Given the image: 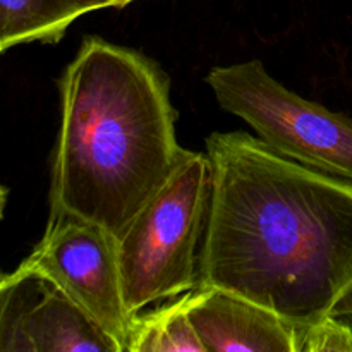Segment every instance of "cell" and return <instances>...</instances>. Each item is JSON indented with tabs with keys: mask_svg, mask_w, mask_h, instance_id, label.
Listing matches in <instances>:
<instances>
[{
	"mask_svg": "<svg viewBox=\"0 0 352 352\" xmlns=\"http://www.w3.org/2000/svg\"><path fill=\"white\" fill-rule=\"evenodd\" d=\"M340 320H344V322L347 323V325L352 329V313H347V315H339Z\"/></svg>",
	"mask_w": 352,
	"mask_h": 352,
	"instance_id": "obj_13",
	"label": "cell"
},
{
	"mask_svg": "<svg viewBox=\"0 0 352 352\" xmlns=\"http://www.w3.org/2000/svg\"><path fill=\"white\" fill-rule=\"evenodd\" d=\"M205 81L219 105L250 124L272 150L352 182V117L301 98L260 60L213 67Z\"/></svg>",
	"mask_w": 352,
	"mask_h": 352,
	"instance_id": "obj_4",
	"label": "cell"
},
{
	"mask_svg": "<svg viewBox=\"0 0 352 352\" xmlns=\"http://www.w3.org/2000/svg\"><path fill=\"white\" fill-rule=\"evenodd\" d=\"M12 274L47 278L126 352L133 316L124 302L117 237L109 230L72 213H50L41 241Z\"/></svg>",
	"mask_w": 352,
	"mask_h": 352,
	"instance_id": "obj_5",
	"label": "cell"
},
{
	"mask_svg": "<svg viewBox=\"0 0 352 352\" xmlns=\"http://www.w3.org/2000/svg\"><path fill=\"white\" fill-rule=\"evenodd\" d=\"M213 167L199 287L232 292L294 327L330 315L352 284V182L246 133L206 138Z\"/></svg>",
	"mask_w": 352,
	"mask_h": 352,
	"instance_id": "obj_1",
	"label": "cell"
},
{
	"mask_svg": "<svg viewBox=\"0 0 352 352\" xmlns=\"http://www.w3.org/2000/svg\"><path fill=\"white\" fill-rule=\"evenodd\" d=\"M58 91L50 213L78 215L119 239L186 153L168 76L140 52L88 36Z\"/></svg>",
	"mask_w": 352,
	"mask_h": 352,
	"instance_id": "obj_2",
	"label": "cell"
},
{
	"mask_svg": "<svg viewBox=\"0 0 352 352\" xmlns=\"http://www.w3.org/2000/svg\"><path fill=\"white\" fill-rule=\"evenodd\" d=\"M82 16L76 0H0V52L23 43H57Z\"/></svg>",
	"mask_w": 352,
	"mask_h": 352,
	"instance_id": "obj_8",
	"label": "cell"
},
{
	"mask_svg": "<svg viewBox=\"0 0 352 352\" xmlns=\"http://www.w3.org/2000/svg\"><path fill=\"white\" fill-rule=\"evenodd\" d=\"M188 315L206 352H296L292 323L232 292L195 289Z\"/></svg>",
	"mask_w": 352,
	"mask_h": 352,
	"instance_id": "obj_7",
	"label": "cell"
},
{
	"mask_svg": "<svg viewBox=\"0 0 352 352\" xmlns=\"http://www.w3.org/2000/svg\"><path fill=\"white\" fill-rule=\"evenodd\" d=\"M122 352L81 306L47 278L3 274L0 352Z\"/></svg>",
	"mask_w": 352,
	"mask_h": 352,
	"instance_id": "obj_6",
	"label": "cell"
},
{
	"mask_svg": "<svg viewBox=\"0 0 352 352\" xmlns=\"http://www.w3.org/2000/svg\"><path fill=\"white\" fill-rule=\"evenodd\" d=\"M191 292L146 315H134L126 352H206L188 315Z\"/></svg>",
	"mask_w": 352,
	"mask_h": 352,
	"instance_id": "obj_9",
	"label": "cell"
},
{
	"mask_svg": "<svg viewBox=\"0 0 352 352\" xmlns=\"http://www.w3.org/2000/svg\"><path fill=\"white\" fill-rule=\"evenodd\" d=\"M78 6L81 7L82 14L91 12V10H100V9H120V7L129 6L134 0H76Z\"/></svg>",
	"mask_w": 352,
	"mask_h": 352,
	"instance_id": "obj_11",
	"label": "cell"
},
{
	"mask_svg": "<svg viewBox=\"0 0 352 352\" xmlns=\"http://www.w3.org/2000/svg\"><path fill=\"white\" fill-rule=\"evenodd\" d=\"M347 313H352V284L344 291V294L340 296L339 301L333 305L330 315L339 316V315H347Z\"/></svg>",
	"mask_w": 352,
	"mask_h": 352,
	"instance_id": "obj_12",
	"label": "cell"
},
{
	"mask_svg": "<svg viewBox=\"0 0 352 352\" xmlns=\"http://www.w3.org/2000/svg\"><path fill=\"white\" fill-rule=\"evenodd\" d=\"M296 352H352V329L339 316L296 327Z\"/></svg>",
	"mask_w": 352,
	"mask_h": 352,
	"instance_id": "obj_10",
	"label": "cell"
},
{
	"mask_svg": "<svg viewBox=\"0 0 352 352\" xmlns=\"http://www.w3.org/2000/svg\"><path fill=\"white\" fill-rule=\"evenodd\" d=\"M212 189L208 153L186 150L170 179L117 239L124 302L131 316L199 287Z\"/></svg>",
	"mask_w": 352,
	"mask_h": 352,
	"instance_id": "obj_3",
	"label": "cell"
}]
</instances>
